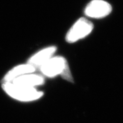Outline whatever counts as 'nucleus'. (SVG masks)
<instances>
[{
    "label": "nucleus",
    "mask_w": 123,
    "mask_h": 123,
    "mask_svg": "<svg viewBox=\"0 0 123 123\" xmlns=\"http://www.w3.org/2000/svg\"><path fill=\"white\" fill-rule=\"evenodd\" d=\"M10 82L17 85L35 88L36 86L43 84L44 83V78L42 75L34 74L33 73L23 75Z\"/></svg>",
    "instance_id": "obj_6"
},
{
    "label": "nucleus",
    "mask_w": 123,
    "mask_h": 123,
    "mask_svg": "<svg viewBox=\"0 0 123 123\" xmlns=\"http://www.w3.org/2000/svg\"><path fill=\"white\" fill-rule=\"evenodd\" d=\"M2 88L9 96L21 102L36 101L44 95L43 92L37 91L34 87H25L11 82H3Z\"/></svg>",
    "instance_id": "obj_2"
},
{
    "label": "nucleus",
    "mask_w": 123,
    "mask_h": 123,
    "mask_svg": "<svg viewBox=\"0 0 123 123\" xmlns=\"http://www.w3.org/2000/svg\"><path fill=\"white\" fill-rule=\"evenodd\" d=\"M39 69L44 76L48 78H54L61 75L64 80L73 82L67 61L62 56H53L41 66Z\"/></svg>",
    "instance_id": "obj_1"
},
{
    "label": "nucleus",
    "mask_w": 123,
    "mask_h": 123,
    "mask_svg": "<svg viewBox=\"0 0 123 123\" xmlns=\"http://www.w3.org/2000/svg\"><path fill=\"white\" fill-rule=\"evenodd\" d=\"M112 11V6L104 0H92L86 6L84 13L91 18H103Z\"/></svg>",
    "instance_id": "obj_4"
},
{
    "label": "nucleus",
    "mask_w": 123,
    "mask_h": 123,
    "mask_svg": "<svg viewBox=\"0 0 123 123\" xmlns=\"http://www.w3.org/2000/svg\"><path fill=\"white\" fill-rule=\"evenodd\" d=\"M56 47L55 46L46 47L40 50L28 59V63L34 66L35 68H40L44 63L53 57V55L56 51Z\"/></svg>",
    "instance_id": "obj_5"
},
{
    "label": "nucleus",
    "mask_w": 123,
    "mask_h": 123,
    "mask_svg": "<svg viewBox=\"0 0 123 123\" xmlns=\"http://www.w3.org/2000/svg\"><path fill=\"white\" fill-rule=\"evenodd\" d=\"M35 71L36 68L28 63L18 65L11 69L5 74V77L3 78V82H10L23 75L33 73Z\"/></svg>",
    "instance_id": "obj_7"
},
{
    "label": "nucleus",
    "mask_w": 123,
    "mask_h": 123,
    "mask_svg": "<svg viewBox=\"0 0 123 123\" xmlns=\"http://www.w3.org/2000/svg\"><path fill=\"white\" fill-rule=\"evenodd\" d=\"M93 24L84 18L78 19L66 35V41L68 43H74L86 37L92 31Z\"/></svg>",
    "instance_id": "obj_3"
}]
</instances>
